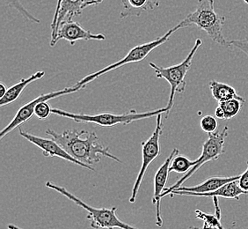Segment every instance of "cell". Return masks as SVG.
Here are the masks:
<instances>
[{
	"mask_svg": "<svg viewBox=\"0 0 248 229\" xmlns=\"http://www.w3.org/2000/svg\"><path fill=\"white\" fill-rule=\"evenodd\" d=\"M240 178L239 176H235L232 177H212L206 179L205 181H202L200 184L193 187H180L176 190L170 192V196H173L174 195H180V196H196L198 194L202 193H208L211 191H215L219 189L224 184L228 183L230 181L239 180Z\"/></svg>",
	"mask_w": 248,
	"mask_h": 229,
	"instance_id": "obj_14",
	"label": "cell"
},
{
	"mask_svg": "<svg viewBox=\"0 0 248 229\" xmlns=\"http://www.w3.org/2000/svg\"><path fill=\"white\" fill-rule=\"evenodd\" d=\"M202 43V42L201 39H196V43L194 44L193 48L191 49L190 52L188 53V55L182 63L178 65L169 67H162L158 66L153 62L149 63V65L154 70L157 79L166 80L171 86V93H170L169 100L167 105V108L169 111L172 110L174 97L177 93L182 94L184 93V91L186 89V83L185 82V77L191 68L193 58L195 57L197 50L200 48Z\"/></svg>",
	"mask_w": 248,
	"mask_h": 229,
	"instance_id": "obj_5",
	"label": "cell"
},
{
	"mask_svg": "<svg viewBox=\"0 0 248 229\" xmlns=\"http://www.w3.org/2000/svg\"><path fill=\"white\" fill-rule=\"evenodd\" d=\"M239 180L230 181L224 184V186L217 189V191H211L208 193L198 194L195 197H223V198H231L239 200V196L242 195H248V191H245L239 186Z\"/></svg>",
	"mask_w": 248,
	"mask_h": 229,
	"instance_id": "obj_17",
	"label": "cell"
},
{
	"mask_svg": "<svg viewBox=\"0 0 248 229\" xmlns=\"http://www.w3.org/2000/svg\"><path fill=\"white\" fill-rule=\"evenodd\" d=\"M46 187L60 193L61 195L65 196L69 200L72 201L78 206L86 210L87 212L86 219L91 221L92 229H139L120 220L119 218L116 216L117 207L95 208V207L87 205L79 197L73 195L70 191H67L64 187L58 186L52 181H47Z\"/></svg>",
	"mask_w": 248,
	"mask_h": 229,
	"instance_id": "obj_4",
	"label": "cell"
},
{
	"mask_svg": "<svg viewBox=\"0 0 248 229\" xmlns=\"http://www.w3.org/2000/svg\"><path fill=\"white\" fill-rule=\"evenodd\" d=\"M124 9L120 17L122 19L128 17H139L144 12H150L159 5V0H122Z\"/></svg>",
	"mask_w": 248,
	"mask_h": 229,
	"instance_id": "obj_15",
	"label": "cell"
},
{
	"mask_svg": "<svg viewBox=\"0 0 248 229\" xmlns=\"http://www.w3.org/2000/svg\"><path fill=\"white\" fill-rule=\"evenodd\" d=\"M7 229H22L19 228V227H17V226H15V225L9 224L7 226Z\"/></svg>",
	"mask_w": 248,
	"mask_h": 229,
	"instance_id": "obj_30",
	"label": "cell"
},
{
	"mask_svg": "<svg viewBox=\"0 0 248 229\" xmlns=\"http://www.w3.org/2000/svg\"><path fill=\"white\" fill-rule=\"evenodd\" d=\"M162 114H159L157 115V125L153 131V135L150 137V139H147L146 141H143L141 144L143 161H142V165L138 174L136 181L134 183L131 196L129 197V202L131 204H134L137 200V196L139 194V189L143 181L145 172L147 170L149 166L151 165V163H153L160 153L159 139L163 131Z\"/></svg>",
	"mask_w": 248,
	"mask_h": 229,
	"instance_id": "obj_8",
	"label": "cell"
},
{
	"mask_svg": "<svg viewBox=\"0 0 248 229\" xmlns=\"http://www.w3.org/2000/svg\"><path fill=\"white\" fill-rule=\"evenodd\" d=\"M177 30H178V29H177V27L175 26L174 28H172L169 31H167V33H165L162 36L155 39V40H153L152 42L143 43V44H139V45L135 46L134 48L131 49L129 50V53L124 58H122L121 60L117 61V62L111 64L109 65L106 66L105 68L101 69L100 71H97V72L91 73V74L87 75L85 78H83L81 81H79V82L77 83L76 86H81L82 88H85L88 83H90V82L94 81L96 79H98L99 77L105 74L107 72H112V71H114V70L117 69V68L124 66V65H129V64L141 62L142 60H143L145 57L148 56L150 53L153 51V49H155L157 47H159L160 45L167 43L169 37L174 32H176Z\"/></svg>",
	"mask_w": 248,
	"mask_h": 229,
	"instance_id": "obj_6",
	"label": "cell"
},
{
	"mask_svg": "<svg viewBox=\"0 0 248 229\" xmlns=\"http://www.w3.org/2000/svg\"><path fill=\"white\" fill-rule=\"evenodd\" d=\"M196 219L203 221L204 229H225L221 223V219L216 214L205 213L202 211L196 210Z\"/></svg>",
	"mask_w": 248,
	"mask_h": 229,
	"instance_id": "obj_21",
	"label": "cell"
},
{
	"mask_svg": "<svg viewBox=\"0 0 248 229\" xmlns=\"http://www.w3.org/2000/svg\"><path fill=\"white\" fill-rule=\"evenodd\" d=\"M196 164V161L191 162L189 159L177 154L172 159L171 166H170V172H176L179 174H185L189 171L191 167H194Z\"/></svg>",
	"mask_w": 248,
	"mask_h": 229,
	"instance_id": "obj_19",
	"label": "cell"
},
{
	"mask_svg": "<svg viewBox=\"0 0 248 229\" xmlns=\"http://www.w3.org/2000/svg\"><path fill=\"white\" fill-rule=\"evenodd\" d=\"M215 115L216 117L218 119L224 120V110H222V108L219 105L216 109Z\"/></svg>",
	"mask_w": 248,
	"mask_h": 229,
	"instance_id": "obj_28",
	"label": "cell"
},
{
	"mask_svg": "<svg viewBox=\"0 0 248 229\" xmlns=\"http://www.w3.org/2000/svg\"><path fill=\"white\" fill-rule=\"evenodd\" d=\"M244 2L248 5V0H244Z\"/></svg>",
	"mask_w": 248,
	"mask_h": 229,
	"instance_id": "obj_32",
	"label": "cell"
},
{
	"mask_svg": "<svg viewBox=\"0 0 248 229\" xmlns=\"http://www.w3.org/2000/svg\"><path fill=\"white\" fill-rule=\"evenodd\" d=\"M8 5L13 6L14 8L17 10L20 15L24 17L25 19L29 21L35 22V23H40V19L33 17V15H30L27 10L25 9L24 6L19 2V0H5Z\"/></svg>",
	"mask_w": 248,
	"mask_h": 229,
	"instance_id": "obj_23",
	"label": "cell"
},
{
	"mask_svg": "<svg viewBox=\"0 0 248 229\" xmlns=\"http://www.w3.org/2000/svg\"><path fill=\"white\" fill-rule=\"evenodd\" d=\"M19 135L23 137L24 139L29 140V142L33 144L37 147L40 148L43 151V155L45 157H58L62 160H65L69 163L76 164L78 166L87 168L89 170H94L93 167L86 165L85 163L78 162L76 159L71 156L55 140V139H45L39 136H34L33 134L29 133L19 129Z\"/></svg>",
	"mask_w": 248,
	"mask_h": 229,
	"instance_id": "obj_10",
	"label": "cell"
},
{
	"mask_svg": "<svg viewBox=\"0 0 248 229\" xmlns=\"http://www.w3.org/2000/svg\"><path fill=\"white\" fill-rule=\"evenodd\" d=\"M83 89L81 86H73L72 87H66L62 90L56 91V92H50L48 94H43L36 97L33 100L29 101V103L25 104L19 109L17 113L15 115L14 119L11 121L6 127L2 130V131L0 132V139H3L7 134H9L12 131L18 128L20 124H24L26 122H28L31 119V117L34 114V109L35 106L38 104L41 101H48L49 100H52L55 98H58L60 96H65L69 94H73L76 93L78 91Z\"/></svg>",
	"mask_w": 248,
	"mask_h": 229,
	"instance_id": "obj_9",
	"label": "cell"
},
{
	"mask_svg": "<svg viewBox=\"0 0 248 229\" xmlns=\"http://www.w3.org/2000/svg\"><path fill=\"white\" fill-rule=\"evenodd\" d=\"M6 92H7V88H6V86H5L4 83H2V82H1V83H0V99H1V98H3V97L5 96Z\"/></svg>",
	"mask_w": 248,
	"mask_h": 229,
	"instance_id": "obj_29",
	"label": "cell"
},
{
	"mask_svg": "<svg viewBox=\"0 0 248 229\" xmlns=\"http://www.w3.org/2000/svg\"><path fill=\"white\" fill-rule=\"evenodd\" d=\"M52 114V109L48 104V101H41L34 109V114L39 119L46 120Z\"/></svg>",
	"mask_w": 248,
	"mask_h": 229,
	"instance_id": "obj_24",
	"label": "cell"
},
{
	"mask_svg": "<svg viewBox=\"0 0 248 229\" xmlns=\"http://www.w3.org/2000/svg\"><path fill=\"white\" fill-rule=\"evenodd\" d=\"M224 23L225 17L216 12L214 0H198L196 10L182 19L176 27L179 30L196 25L198 29L206 32L213 42L223 47L231 48L229 41L225 40L223 33Z\"/></svg>",
	"mask_w": 248,
	"mask_h": 229,
	"instance_id": "obj_2",
	"label": "cell"
},
{
	"mask_svg": "<svg viewBox=\"0 0 248 229\" xmlns=\"http://www.w3.org/2000/svg\"><path fill=\"white\" fill-rule=\"evenodd\" d=\"M106 36L103 33H93L86 30L76 21H66L58 28L57 33L50 41V46H55L60 40H65L71 45H74L78 41H103Z\"/></svg>",
	"mask_w": 248,
	"mask_h": 229,
	"instance_id": "obj_11",
	"label": "cell"
},
{
	"mask_svg": "<svg viewBox=\"0 0 248 229\" xmlns=\"http://www.w3.org/2000/svg\"><path fill=\"white\" fill-rule=\"evenodd\" d=\"M201 128L206 133H214L217 129V122L212 115H204L200 122Z\"/></svg>",
	"mask_w": 248,
	"mask_h": 229,
	"instance_id": "obj_22",
	"label": "cell"
},
{
	"mask_svg": "<svg viewBox=\"0 0 248 229\" xmlns=\"http://www.w3.org/2000/svg\"><path fill=\"white\" fill-rule=\"evenodd\" d=\"M44 76H45L44 71H38V72L33 73V75H31L29 78L22 79L18 83L13 85L7 89L5 96L0 99V107L8 105L10 103L15 101L19 98V96L21 95V93L24 91L27 86H29V84L43 79Z\"/></svg>",
	"mask_w": 248,
	"mask_h": 229,
	"instance_id": "obj_16",
	"label": "cell"
},
{
	"mask_svg": "<svg viewBox=\"0 0 248 229\" xmlns=\"http://www.w3.org/2000/svg\"><path fill=\"white\" fill-rule=\"evenodd\" d=\"M228 131H229L228 126H224V129L221 131H216L214 133L209 134V138L202 145V151L200 158L196 160V165L191 167L189 171L186 173L184 177L179 179L173 185L169 188H166L165 191H163L161 197L163 198L165 196H168L171 191L182 187V184L188 178H190L197 170H199V168L205 163L218 160V158L224 153V141L228 136Z\"/></svg>",
	"mask_w": 248,
	"mask_h": 229,
	"instance_id": "obj_7",
	"label": "cell"
},
{
	"mask_svg": "<svg viewBox=\"0 0 248 229\" xmlns=\"http://www.w3.org/2000/svg\"><path fill=\"white\" fill-rule=\"evenodd\" d=\"M210 88L212 96L217 101H218V103L225 100H232V99H238L243 101L244 103L246 101L245 98L239 96L237 91L234 89V87L230 86L228 84L217 82V81H211L210 82Z\"/></svg>",
	"mask_w": 248,
	"mask_h": 229,
	"instance_id": "obj_18",
	"label": "cell"
},
{
	"mask_svg": "<svg viewBox=\"0 0 248 229\" xmlns=\"http://www.w3.org/2000/svg\"><path fill=\"white\" fill-rule=\"evenodd\" d=\"M103 2V0H85V7L89 6H94V5H100Z\"/></svg>",
	"mask_w": 248,
	"mask_h": 229,
	"instance_id": "obj_27",
	"label": "cell"
},
{
	"mask_svg": "<svg viewBox=\"0 0 248 229\" xmlns=\"http://www.w3.org/2000/svg\"><path fill=\"white\" fill-rule=\"evenodd\" d=\"M243 103V101L238 99H232L219 102L218 105L224 110V120L232 119L239 114Z\"/></svg>",
	"mask_w": 248,
	"mask_h": 229,
	"instance_id": "obj_20",
	"label": "cell"
},
{
	"mask_svg": "<svg viewBox=\"0 0 248 229\" xmlns=\"http://www.w3.org/2000/svg\"><path fill=\"white\" fill-rule=\"evenodd\" d=\"M169 112L170 111L168 110L167 107L163 109L147 111V112H141V113L132 110L131 112L125 113V114H115L111 112H101L99 114H76V113L67 112L64 110H59L56 108L52 109V114L58 116L73 120L74 122L78 124L88 123V124L100 125L102 127H112L118 124L126 125V124H131L135 121L151 118L153 116H157V114H164V113L168 114Z\"/></svg>",
	"mask_w": 248,
	"mask_h": 229,
	"instance_id": "obj_3",
	"label": "cell"
},
{
	"mask_svg": "<svg viewBox=\"0 0 248 229\" xmlns=\"http://www.w3.org/2000/svg\"><path fill=\"white\" fill-rule=\"evenodd\" d=\"M46 134L55 139L71 156L91 167L93 164L100 163L102 156L122 163L119 158L110 153L108 147L100 143L95 132L66 130L58 133L54 130L47 129Z\"/></svg>",
	"mask_w": 248,
	"mask_h": 229,
	"instance_id": "obj_1",
	"label": "cell"
},
{
	"mask_svg": "<svg viewBox=\"0 0 248 229\" xmlns=\"http://www.w3.org/2000/svg\"><path fill=\"white\" fill-rule=\"evenodd\" d=\"M85 8V0H58L57 9L51 23V39L55 37L60 25L71 21L75 16L81 15Z\"/></svg>",
	"mask_w": 248,
	"mask_h": 229,
	"instance_id": "obj_13",
	"label": "cell"
},
{
	"mask_svg": "<svg viewBox=\"0 0 248 229\" xmlns=\"http://www.w3.org/2000/svg\"><path fill=\"white\" fill-rule=\"evenodd\" d=\"M203 229V228H202V229H199V228H194V227H193V228H190V229Z\"/></svg>",
	"mask_w": 248,
	"mask_h": 229,
	"instance_id": "obj_31",
	"label": "cell"
},
{
	"mask_svg": "<svg viewBox=\"0 0 248 229\" xmlns=\"http://www.w3.org/2000/svg\"><path fill=\"white\" fill-rule=\"evenodd\" d=\"M229 42L231 47L232 46L234 48L239 49V50L246 54L248 58V37L239 40H232Z\"/></svg>",
	"mask_w": 248,
	"mask_h": 229,
	"instance_id": "obj_25",
	"label": "cell"
},
{
	"mask_svg": "<svg viewBox=\"0 0 248 229\" xmlns=\"http://www.w3.org/2000/svg\"><path fill=\"white\" fill-rule=\"evenodd\" d=\"M179 154V150L177 148L172 149V153L166 159L162 165L157 169V173L154 177V192H153V204L156 208V224L158 228L163 227L162 214H161V195L165 191V187L167 184L168 176L170 173V166L173 157Z\"/></svg>",
	"mask_w": 248,
	"mask_h": 229,
	"instance_id": "obj_12",
	"label": "cell"
},
{
	"mask_svg": "<svg viewBox=\"0 0 248 229\" xmlns=\"http://www.w3.org/2000/svg\"><path fill=\"white\" fill-rule=\"evenodd\" d=\"M239 183V186L241 187L243 190L248 191V169L244 172L242 175H240Z\"/></svg>",
	"mask_w": 248,
	"mask_h": 229,
	"instance_id": "obj_26",
	"label": "cell"
}]
</instances>
